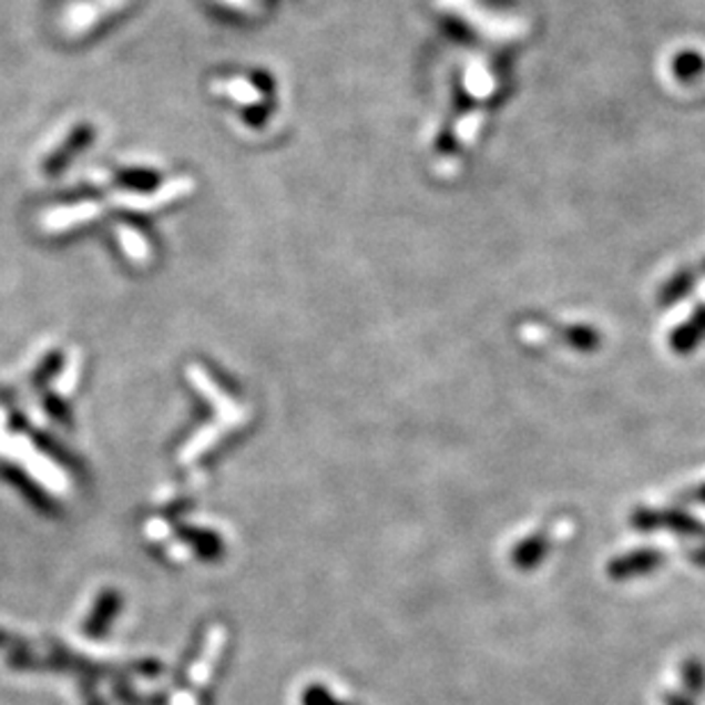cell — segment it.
I'll list each match as a JSON object with an SVG mask.
<instances>
[{
    "label": "cell",
    "mask_w": 705,
    "mask_h": 705,
    "mask_svg": "<svg viewBox=\"0 0 705 705\" xmlns=\"http://www.w3.org/2000/svg\"><path fill=\"white\" fill-rule=\"evenodd\" d=\"M633 525L637 530L651 532V530H672L681 537L698 541V564L705 566V525L692 519L685 512H676V509H667V512H655V509H640L633 514Z\"/></svg>",
    "instance_id": "6da1fadb"
},
{
    "label": "cell",
    "mask_w": 705,
    "mask_h": 705,
    "mask_svg": "<svg viewBox=\"0 0 705 705\" xmlns=\"http://www.w3.org/2000/svg\"><path fill=\"white\" fill-rule=\"evenodd\" d=\"M660 564H662V555L657 551H635L619 560H612L607 566V573L614 580H629V578L646 575L655 571Z\"/></svg>",
    "instance_id": "7a4b0ae2"
},
{
    "label": "cell",
    "mask_w": 705,
    "mask_h": 705,
    "mask_svg": "<svg viewBox=\"0 0 705 705\" xmlns=\"http://www.w3.org/2000/svg\"><path fill=\"white\" fill-rule=\"evenodd\" d=\"M545 553H548V539L543 534H534L517 545V551L512 553V560L519 569L530 571V569L539 566V562L545 558Z\"/></svg>",
    "instance_id": "3957f363"
},
{
    "label": "cell",
    "mask_w": 705,
    "mask_h": 705,
    "mask_svg": "<svg viewBox=\"0 0 705 705\" xmlns=\"http://www.w3.org/2000/svg\"><path fill=\"white\" fill-rule=\"evenodd\" d=\"M683 683H685V687H687L689 692H694V694H698V692L705 687V672H703V667H701V664H698L696 660H692V662L685 664V670H683Z\"/></svg>",
    "instance_id": "277c9868"
},
{
    "label": "cell",
    "mask_w": 705,
    "mask_h": 705,
    "mask_svg": "<svg viewBox=\"0 0 705 705\" xmlns=\"http://www.w3.org/2000/svg\"><path fill=\"white\" fill-rule=\"evenodd\" d=\"M667 705H692V703H689V698H685V696L672 694V696H667Z\"/></svg>",
    "instance_id": "5b68a950"
},
{
    "label": "cell",
    "mask_w": 705,
    "mask_h": 705,
    "mask_svg": "<svg viewBox=\"0 0 705 705\" xmlns=\"http://www.w3.org/2000/svg\"><path fill=\"white\" fill-rule=\"evenodd\" d=\"M694 500H698V502H705V484L698 489V491H694Z\"/></svg>",
    "instance_id": "8992f818"
}]
</instances>
